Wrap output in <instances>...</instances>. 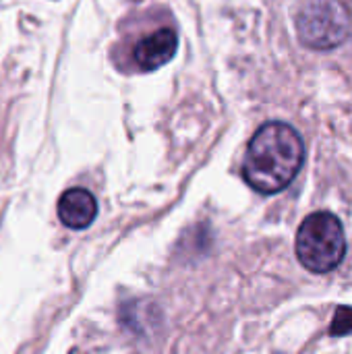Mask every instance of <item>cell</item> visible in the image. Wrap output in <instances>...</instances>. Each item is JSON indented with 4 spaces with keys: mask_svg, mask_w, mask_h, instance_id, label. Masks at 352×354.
I'll return each mask as SVG.
<instances>
[{
    "mask_svg": "<svg viewBox=\"0 0 352 354\" xmlns=\"http://www.w3.org/2000/svg\"><path fill=\"white\" fill-rule=\"evenodd\" d=\"M332 336H349L352 334V307H338L332 328H330Z\"/></svg>",
    "mask_w": 352,
    "mask_h": 354,
    "instance_id": "6",
    "label": "cell"
},
{
    "mask_svg": "<svg viewBox=\"0 0 352 354\" xmlns=\"http://www.w3.org/2000/svg\"><path fill=\"white\" fill-rule=\"evenodd\" d=\"M98 216V201L85 189H68L58 201V218L73 230L87 228Z\"/></svg>",
    "mask_w": 352,
    "mask_h": 354,
    "instance_id": "5",
    "label": "cell"
},
{
    "mask_svg": "<svg viewBox=\"0 0 352 354\" xmlns=\"http://www.w3.org/2000/svg\"><path fill=\"white\" fill-rule=\"evenodd\" d=\"M346 239L340 220L328 212H315L297 232V257L313 274H328L340 266Z\"/></svg>",
    "mask_w": 352,
    "mask_h": 354,
    "instance_id": "2",
    "label": "cell"
},
{
    "mask_svg": "<svg viewBox=\"0 0 352 354\" xmlns=\"http://www.w3.org/2000/svg\"><path fill=\"white\" fill-rule=\"evenodd\" d=\"M178 37L172 27H158L143 35L131 50V60L139 71H156L172 60Z\"/></svg>",
    "mask_w": 352,
    "mask_h": 354,
    "instance_id": "4",
    "label": "cell"
},
{
    "mask_svg": "<svg viewBox=\"0 0 352 354\" xmlns=\"http://www.w3.org/2000/svg\"><path fill=\"white\" fill-rule=\"evenodd\" d=\"M305 162V145L286 122H266L251 139L243 162V178L251 189L274 195L286 189Z\"/></svg>",
    "mask_w": 352,
    "mask_h": 354,
    "instance_id": "1",
    "label": "cell"
},
{
    "mask_svg": "<svg viewBox=\"0 0 352 354\" xmlns=\"http://www.w3.org/2000/svg\"><path fill=\"white\" fill-rule=\"evenodd\" d=\"M351 12L342 0H307L297 15V31L305 46L332 50L351 33Z\"/></svg>",
    "mask_w": 352,
    "mask_h": 354,
    "instance_id": "3",
    "label": "cell"
}]
</instances>
